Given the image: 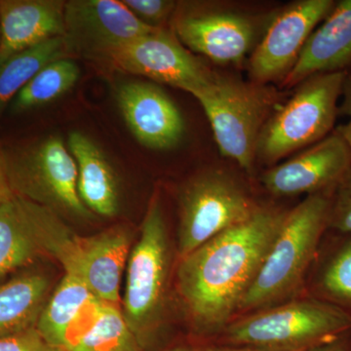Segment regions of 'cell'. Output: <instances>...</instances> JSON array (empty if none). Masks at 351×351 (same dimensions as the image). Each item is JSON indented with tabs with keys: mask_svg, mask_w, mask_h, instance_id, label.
<instances>
[{
	"mask_svg": "<svg viewBox=\"0 0 351 351\" xmlns=\"http://www.w3.org/2000/svg\"><path fill=\"white\" fill-rule=\"evenodd\" d=\"M286 213L258 207L243 223L180 258L176 272L178 294L196 329L221 332L232 321Z\"/></svg>",
	"mask_w": 351,
	"mask_h": 351,
	"instance_id": "cell-1",
	"label": "cell"
},
{
	"mask_svg": "<svg viewBox=\"0 0 351 351\" xmlns=\"http://www.w3.org/2000/svg\"><path fill=\"white\" fill-rule=\"evenodd\" d=\"M332 191L306 196L287 211L237 313H255L287 302L304 287L328 230Z\"/></svg>",
	"mask_w": 351,
	"mask_h": 351,
	"instance_id": "cell-2",
	"label": "cell"
},
{
	"mask_svg": "<svg viewBox=\"0 0 351 351\" xmlns=\"http://www.w3.org/2000/svg\"><path fill=\"white\" fill-rule=\"evenodd\" d=\"M29 210L43 254L61 263L64 274L82 280L95 297L119 304L120 280L131 251L129 228L115 226L91 237H80L49 208L29 201Z\"/></svg>",
	"mask_w": 351,
	"mask_h": 351,
	"instance_id": "cell-3",
	"label": "cell"
},
{
	"mask_svg": "<svg viewBox=\"0 0 351 351\" xmlns=\"http://www.w3.org/2000/svg\"><path fill=\"white\" fill-rule=\"evenodd\" d=\"M350 329L343 311L306 295L232 319L221 332L232 348L306 351Z\"/></svg>",
	"mask_w": 351,
	"mask_h": 351,
	"instance_id": "cell-4",
	"label": "cell"
},
{
	"mask_svg": "<svg viewBox=\"0 0 351 351\" xmlns=\"http://www.w3.org/2000/svg\"><path fill=\"white\" fill-rule=\"evenodd\" d=\"M170 242L160 197L152 195L141 228L140 239L127 260L122 314L138 343L145 350L161 321L167 297Z\"/></svg>",
	"mask_w": 351,
	"mask_h": 351,
	"instance_id": "cell-5",
	"label": "cell"
},
{
	"mask_svg": "<svg viewBox=\"0 0 351 351\" xmlns=\"http://www.w3.org/2000/svg\"><path fill=\"white\" fill-rule=\"evenodd\" d=\"M348 71L317 73L297 85L290 100L269 119L258 135L256 159L276 163L332 133Z\"/></svg>",
	"mask_w": 351,
	"mask_h": 351,
	"instance_id": "cell-6",
	"label": "cell"
},
{
	"mask_svg": "<svg viewBox=\"0 0 351 351\" xmlns=\"http://www.w3.org/2000/svg\"><path fill=\"white\" fill-rule=\"evenodd\" d=\"M7 172L15 195L69 218L94 214L78 193L77 166L59 136H47L5 149Z\"/></svg>",
	"mask_w": 351,
	"mask_h": 351,
	"instance_id": "cell-7",
	"label": "cell"
},
{
	"mask_svg": "<svg viewBox=\"0 0 351 351\" xmlns=\"http://www.w3.org/2000/svg\"><path fill=\"white\" fill-rule=\"evenodd\" d=\"M193 97L206 113L221 156L250 172L258 135L276 100L274 92L265 85L215 75Z\"/></svg>",
	"mask_w": 351,
	"mask_h": 351,
	"instance_id": "cell-8",
	"label": "cell"
},
{
	"mask_svg": "<svg viewBox=\"0 0 351 351\" xmlns=\"http://www.w3.org/2000/svg\"><path fill=\"white\" fill-rule=\"evenodd\" d=\"M179 258L250 218L258 206L233 176L207 170L191 178L179 193Z\"/></svg>",
	"mask_w": 351,
	"mask_h": 351,
	"instance_id": "cell-9",
	"label": "cell"
},
{
	"mask_svg": "<svg viewBox=\"0 0 351 351\" xmlns=\"http://www.w3.org/2000/svg\"><path fill=\"white\" fill-rule=\"evenodd\" d=\"M103 57L121 71L179 88L193 96L207 87L216 75L173 34L161 29L112 48Z\"/></svg>",
	"mask_w": 351,
	"mask_h": 351,
	"instance_id": "cell-10",
	"label": "cell"
},
{
	"mask_svg": "<svg viewBox=\"0 0 351 351\" xmlns=\"http://www.w3.org/2000/svg\"><path fill=\"white\" fill-rule=\"evenodd\" d=\"M334 0H300L284 7L270 22L249 60V75L258 84L284 80L298 61L316 25L332 10Z\"/></svg>",
	"mask_w": 351,
	"mask_h": 351,
	"instance_id": "cell-11",
	"label": "cell"
},
{
	"mask_svg": "<svg viewBox=\"0 0 351 351\" xmlns=\"http://www.w3.org/2000/svg\"><path fill=\"white\" fill-rule=\"evenodd\" d=\"M351 169V151L335 129L294 157L263 175V186L276 196L313 195L332 191Z\"/></svg>",
	"mask_w": 351,
	"mask_h": 351,
	"instance_id": "cell-12",
	"label": "cell"
},
{
	"mask_svg": "<svg viewBox=\"0 0 351 351\" xmlns=\"http://www.w3.org/2000/svg\"><path fill=\"white\" fill-rule=\"evenodd\" d=\"M64 23L73 50L82 48L100 56L159 29L145 25L117 0L66 2Z\"/></svg>",
	"mask_w": 351,
	"mask_h": 351,
	"instance_id": "cell-13",
	"label": "cell"
},
{
	"mask_svg": "<svg viewBox=\"0 0 351 351\" xmlns=\"http://www.w3.org/2000/svg\"><path fill=\"white\" fill-rule=\"evenodd\" d=\"M179 40L217 64H239L255 48L253 21L232 11L211 9L184 14L175 24Z\"/></svg>",
	"mask_w": 351,
	"mask_h": 351,
	"instance_id": "cell-14",
	"label": "cell"
},
{
	"mask_svg": "<svg viewBox=\"0 0 351 351\" xmlns=\"http://www.w3.org/2000/svg\"><path fill=\"white\" fill-rule=\"evenodd\" d=\"M117 101L126 125L141 145L163 151L181 142L184 132L181 112L161 88L149 82L124 83Z\"/></svg>",
	"mask_w": 351,
	"mask_h": 351,
	"instance_id": "cell-15",
	"label": "cell"
},
{
	"mask_svg": "<svg viewBox=\"0 0 351 351\" xmlns=\"http://www.w3.org/2000/svg\"><path fill=\"white\" fill-rule=\"evenodd\" d=\"M64 6L61 0H0V64L22 51L66 36Z\"/></svg>",
	"mask_w": 351,
	"mask_h": 351,
	"instance_id": "cell-16",
	"label": "cell"
},
{
	"mask_svg": "<svg viewBox=\"0 0 351 351\" xmlns=\"http://www.w3.org/2000/svg\"><path fill=\"white\" fill-rule=\"evenodd\" d=\"M351 66V0H341L311 34L295 66L282 80L299 85L317 73L348 71Z\"/></svg>",
	"mask_w": 351,
	"mask_h": 351,
	"instance_id": "cell-17",
	"label": "cell"
},
{
	"mask_svg": "<svg viewBox=\"0 0 351 351\" xmlns=\"http://www.w3.org/2000/svg\"><path fill=\"white\" fill-rule=\"evenodd\" d=\"M68 147L78 172V193L94 215L117 216L120 208L117 174L98 144L80 131L69 135Z\"/></svg>",
	"mask_w": 351,
	"mask_h": 351,
	"instance_id": "cell-18",
	"label": "cell"
},
{
	"mask_svg": "<svg viewBox=\"0 0 351 351\" xmlns=\"http://www.w3.org/2000/svg\"><path fill=\"white\" fill-rule=\"evenodd\" d=\"M306 280L307 295L351 318V233L327 230Z\"/></svg>",
	"mask_w": 351,
	"mask_h": 351,
	"instance_id": "cell-19",
	"label": "cell"
},
{
	"mask_svg": "<svg viewBox=\"0 0 351 351\" xmlns=\"http://www.w3.org/2000/svg\"><path fill=\"white\" fill-rule=\"evenodd\" d=\"M49 291V279L38 272H25L0 285V336L36 327Z\"/></svg>",
	"mask_w": 351,
	"mask_h": 351,
	"instance_id": "cell-20",
	"label": "cell"
},
{
	"mask_svg": "<svg viewBox=\"0 0 351 351\" xmlns=\"http://www.w3.org/2000/svg\"><path fill=\"white\" fill-rule=\"evenodd\" d=\"M64 351H144L128 327L119 304L99 301L86 326L69 332Z\"/></svg>",
	"mask_w": 351,
	"mask_h": 351,
	"instance_id": "cell-21",
	"label": "cell"
},
{
	"mask_svg": "<svg viewBox=\"0 0 351 351\" xmlns=\"http://www.w3.org/2000/svg\"><path fill=\"white\" fill-rule=\"evenodd\" d=\"M95 299L82 280L64 274L53 295L48 298L36 323V330L51 346L63 350L69 331Z\"/></svg>",
	"mask_w": 351,
	"mask_h": 351,
	"instance_id": "cell-22",
	"label": "cell"
},
{
	"mask_svg": "<svg viewBox=\"0 0 351 351\" xmlns=\"http://www.w3.org/2000/svg\"><path fill=\"white\" fill-rule=\"evenodd\" d=\"M43 255L32 230L29 200L15 195L0 205V279Z\"/></svg>",
	"mask_w": 351,
	"mask_h": 351,
	"instance_id": "cell-23",
	"label": "cell"
},
{
	"mask_svg": "<svg viewBox=\"0 0 351 351\" xmlns=\"http://www.w3.org/2000/svg\"><path fill=\"white\" fill-rule=\"evenodd\" d=\"M73 51L66 36H58L22 51L0 64V119L16 95L44 66L69 58Z\"/></svg>",
	"mask_w": 351,
	"mask_h": 351,
	"instance_id": "cell-24",
	"label": "cell"
},
{
	"mask_svg": "<svg viewBox=\"0 0 351 351\" xmlns=\"http://www.w3.org/2000/svg\"><path fill=\"white\" fill-rule=\"evenodd\" d=\"M80 69L69 58L44 66L9 105L12 114H21L43 107L69 92L77 82Z\"/></svg>",
	"mask_w": 351,
	"mask_h": 351,
	"instance_id": "cell-25",
	"label": "cell"
},
{
	"mask_svg": "<svg viewBox=\"0 0 351 351\" xmlns=\"http://www.w3.org/2000/svg\"><path fill=\"white\" fill-rule=\"evenodd\" d=\"M328 230L351 233V169L332 191Z\"/></svg>",
	"mask_w": 351,
	"mask_h": 351,
	"instance_id": "cell-26",
	"label": "cell"
},
{
	"mask_svg": "<svg viewBox=\"0 0 351 351\" xmlns=\"http://www.w3.org/2000/svg\"><path fill=\"white\" fill-rule=\"evenodd\" d=\"M138 20L152 27H158L167 19L175 8L169 0H121Z\"/></svg>",
	"mask_w": 351,
	"mask_h": 351,
	"instance_id": "cell-27",
	"label": "cell"
},
{
	"mask_svg": "<svg viewBox=\"0 0 351 351\" xmlns=\"http://www.w3.org/2000/svg\"><path fill=\"white\" fill-rule=\"evenodd\" d=\"M0 351H64L51 346L36 328L17 334L0 336Z\"/></svg>",
	"mask_w": 351,
	"mask_h": 351,
	"instance_id": "cell-28",
	"label": "cell"
},
{
	"mask_svg": "<svg viewBox=\"0 0 351 351\" xmlns=\"http://www.w3.org/2000/svg\"><path fill=\"white\" fill-rule=\"evenodd\" d=\"M12 188L9 181L8 172H7V163L5 149L0 144V205L8 202L14 198Z\"/></svg>",
	"mask_w": 351,
	"mask_h": 351,
	"instance_id": "cell-29",
	"label": "cell"
},
{
	"mask_svg": "<svg viewBox=\"0 0 351 351\" xmlns=\"http://www.w3.org/2000/svg\"><path fill=\"white\" fill-rule=\"evenodd\" d=\"M306 351H351V329Z\"/></svg>",
	"mask_w": 351,
	"mask_h": 351,
	"instance_id": "cell-30",
	"label": "cell"
},
{
	"mask_svg": "<svg viewBox=\"0 0 351 351\" xmlns=\"http://www.w3.org/2000/svg\"><path fill=\"white\" fill-rule=\"evenodd\" d=\"M341 96H343V101L339 106V114L351 119V71L350 73L348 71L346 73Z\"/></svg>",
	"mask_w": 351,
	"mask_h": 351,
	"instance_id": "cell-31",
	"label": "cell"
},
{
	"mask_svg": "<svg viewBox=\"0 0 351 351\" xmlns=\"http://www.w3.org/2000/svg\"><path fill=\"white\" fill-rule=\"evenodd\" d=\"M164 351H235V348L226 346H178Z\"/></svg>",
	"mask_w": 351,
	"mask_h": 351,
	"instance_id": "cell-32",
	"label": "cell"
},
{
	"mask_svg": "<svg viewBox=\"0 0 351 351\" xmlns=\"http://www.w3.org/2000/svg\"><path fill=\"white\" fill-rule=\"evenodd\" d=\"M337 130H338L339 134L345 138L346 144L348 145L351 151V119L348 123L339 126Z\"/></svg>",
	"mask_w": 351,
	"mask_h": 351,
	"instance_id": "cell-33",
	"label": "cell"
},
{
	"mask_svg": "<svg viewBox=\"0 0 351 351\" xmlns=\"http://www.w3.org/2000/svg\"><path fill=\"white\" fill-rule=\"evenodd\" d=\"M235 351H269V350H258V348H235Z\"/></svg>",
	"mask_w": 351,
	"mask_h": 351,
	"instance_id": "cell-34",
	"label": "cell"
}]
</instances>
